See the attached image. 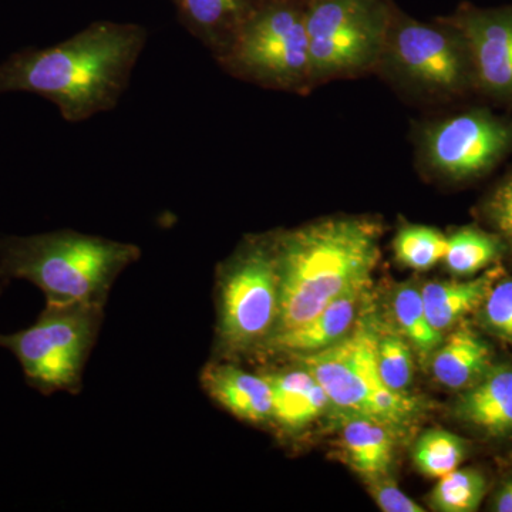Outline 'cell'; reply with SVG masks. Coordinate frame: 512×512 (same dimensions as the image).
<instances>
[{
    "mask_svg": "<svg viewBox=\"0 0 512 512\" xmlns=\"http://www.w3.org/2000/svg\"><path fill=\"white\" fill-rule=\"evenodd\" d=\"M146 39L137 25L93 23L59 45L22 50L0 63V94H39L64 120L90 119L116 106Z\"/></svg>",
    "mask_w": 512,
    "mask_h": 512,
    "instance_id": "6da1fadb",
    "label": "cell"
},
{
    "mask_svg": "<svg viewBox=\"0 0 512 512\" xmlns=\"http://www.w3.org/2000/svg\"><path fill=\"white\" fill-rule=\"evenodd\" d=\"M382 228L363 217L328 218L275 238L279 318L275 333L296 328L353 289L369 288Z\"/></svg>",
    "mask_w": 512,
    "mask_h": 512,
    "instance_id": "7a4b0ae2",
    "label": "cell"
},
{
    "mask_svg": "<svg viewBox=\"0 0 512 512\" xmlns=\"http://www.w3.org/2000/svg\"><path fill=\"white\" fill-rule=\"evenodd\" d=\"M127 242L63 231L0 239V281L23 279L46 305H104L117 276L140 258Z\"/></svg>",
    "mask_w": 512,
    "mask_h": 512,
    "instance_id": "3957f363",
    "label": "cell"
},
{
    "mask_svg": "<svg viewBox=\"0 0 512 512\" xmlns=\"http://www.w3.org/2000/svg\"><path fill=\"white\" fill-rule=\"evenodd\" d=\"M377 328L375 318L360 312L349 335L298 359L328 394L330 404L348 416L369 417L399 431L419 416L421 403L384 384L376 360Z\"/></svg>",
    "mask_w": 512,
    "mask_h": 512,
    "instance_id": "277c9868",
    "label": "cell"
},
{
    "mask_svg": "<svg viewBox=\"0 0 512 512\" xmlns=\"http://www.w3.org/2000/svg\"><path fill=\"white\" fill-rule=\"evenodd\" d=\"M377 69L421 100H447L474 86L463 36L443 18L424 23L394 8Z\"/></svg>",
    "mask_w": 512,
    "mask_h": 512,
    "instance_id": "5b68a950",
    "label": "cell"
},
{
    "mask_svg": "<svg viewBox=\"0 0 512 512\" xmlns=\"http://www.w3.org/2000/svg\"><path fill=\"white\" fill-rule=\"evenodd\" d=\"M279 318L275 239H249L222 266L218 278V350H261Z\"/></svg>",
    "mask_w": 512,
    "mask_h": 512,
    "instance_id": "8992f818",
    "label": "cell"
},
{
    "mask_svg": "<svg viewBox=\"0 0 512 512\" xmlns=\"http://www.w3.org/2000/svg\"><path fill=\"white\" fill-rule=\"evenodd\" d=\"M394 8L389 0H305L313 83L377 69Z\"/></svg>",
    "mask_w": 512,
    "mask_h": 512,
    "instance_id": "52a82bcc",
    "label": "cell"
},
{
    "mask_svg": "<svg viewBox=\"0 0 512 512\" xmlns=\"http://www.w3.org/2000/svg\"><path fill=\"white\" fill-rule=\"evenodd\" d=\"M231 63L249 79L275 89L313 86L305 0H265L254 6L231 40Z\"/></svg>",
    "mask_w": 512,
    "mask_h": 512,
    "instance_id": "ba28073f",
    "label": "cell"
},
{
    "mask_svg": "<svg viewBox=\"0 0 512 512\" xmlns=\"http://www.w3.org/2000/svg\"><path fill=\"white\" fill-rule=\"evenodd\" d=\"M101 316L103 305H46L35 325L0 333V348L15 355L26 380L40 393H76Z\"/></svg>",
    "mask_w": 512,
    "mask_h": 512,
    "instance_id": "9c48e42d",
    "label": "cell"
},
{
    "mask_svg": "<svg viewBox=\"0 0 512 512\" xmlns=\"http://www.w3.org/2000/svg\"><path fill=\"white\" fill-rule=\"evenodd\" d=\"M416 151L421 167L434 177H481L512 153V120L470 110L429 121L417 130Z\"/></svg>",
    "mask_w": 512,
    "mask_h": 512,
    "instance_id": "30bf717a",
    "label": "cell"
},
{
    "mask_svg": "<svg viewBox=\"0 0 512 512\" xmlns=\"http://www.w3.org/2000/svg\"><path fill=\"white\" fill-rule=\"evenodd\" d=\"M463 36L474 86L487 96L512 100V6L481 9L463 6L443 18Z\"/></svg>",
    "mask_w": 512,
    "mask_h": 512,
    "instance_id": "8fae6325",
    "label": "cell"
},
{
    "mask_svg": "<svg viewBox=\"0 0 512 512\" xmlns=\"http://www.w3.org/2000/svg\"><path fill=\"white\" fill-rule=\"evenodd\" d=\"M367 288L353 289L296 328L275 333L261 350L269 355L305 356L335 345L355 328Z\"/></svg>",
    "mask_w": 512,
    "mask_h": 512,
    "instance_id": "7c38bea8",
    "label": "cell"
},
{
    "mask_svg": "<svg viewBox=\"0 0 512 512\" xmlns=\"http://www.w3.org/2000/svg\"><path fill=\"white\" fill-rule=\"evenodd\" d=\"M201 384L214 402L239 420L256 426L272 423V389L265 375H252L228 362H212L202 370Z\"/></svg>",
    "mask_w": 512,
    "mask_h": 512,
    "instance_id": "4fadbf2b",
    "label": "cell"
},
{
    "mask_svg": "<svg viewBox=\"0 0 512 512\" xmlns=\"http://www.w3.org/2000/svg\"><path fill=\"white\" fill-rule=\"evenodd\" d=\"M264 375L272 389V423L282 430H302L330 404L328 394L305 367Z\"/></svg>",
    "mask_w": 512,
    "mask_h": 512,
    "instance_id": "5bb4252c",
    "label": "cell"
},
{
    "mask_svg": "<svg viewBox=\"0 0 512 512\" xmlns=\"http://www.w3.org/2000/svg\"><path fill=\"white\" fill-rule=\"evenodd\" d=\"M457 416L490 436L512 433V367L485 373L458 400Z\"/></svg>",
    "mask_w": 512,
    "mask_h": 512,
    "instance_id": "9a60e30c",
    "label": "cell"
},
{
    "mask_svg": "<svg viewBox=\"0 0 512 512\" xmlns=\"http://www.w3.org/2000/svg\"><path fill=\"white\" fill-rule=\"evenodd\" d=\"M396 437L397 431L382 421L349 416L343 426L342 444L353 470L372 483L389 473Z\"/></svg>",
    "mask_w": 512,
    "mask_h": 512,
    "instance_id": "2e32d148",
    "label": "cell"
},
{
    "mask_svg": "<svg viewBox=\"0 0 512 512\" xmlns=\"http://www.w3.org/2000/svg\"><path fill=\"white\" fill-rule=\"evenodd\" d=\"M490 349L476 332L456 330L433 353V373L443 386L463 389L476 382L490 366Z\"/></svg>",
    "mask_w": 512,
    "mask_h": 512,
    "instance_id": "e0dca14e",
    "label": "cell"
},
{
    "mask_svg": "<svg viewBox=\"0 0 512 512\" xmlns=\"http://www.w3.org/2000/svg\"><path fill=\"white\" fill-rule=\"evenodd\" d=\"M497 271H490L473 281L430 282L421 289L424 308L431 326L443 335L444 330L484 303L493 288Z\"/></svg>",
    "mask_w": 512,
    "mask_h": 512,
    "instance_id": "ac0fdd59",
    "label": "cell"
},
{
    "mask_svg": "<svg viewBox=\"0 0 512 512\" xmlns=\"http://www.w3.org/2000/svg\"><path fill=\"white\" fill-rule=\"evenodd\" d=\"M181 15L195 32L211 40L227 36L229 42L248 18L252 0H175Z\"/></svg>",
    "mask_w": 512,
    "mask_h": 512,
    "instance_id": "d6986e66",
    "label": "cell"
},
{
    "mask_svg": "<svg viewBox=\"0 0 512 512\" xmlns=\"http://www.w3.org/2000/svg\"><path fill=\"white\" fill-rule=\"evenodd\" d=\"M393 315L397 328L421 357L433 356L443 342V335L431 326L421 291L403 285L393 296Z\"/></svg>",
    "mask_w": 512,
    "mask_h": 512,
    "instance_id": "ffe728a7",
    "label": "cell"
},
{
    "mask_svg": "<svg viewBox=\"0 0 512 512\" xmlns=\"http://www.w3.org/2000/svg\"><path fill=\"white\" fill-rule=\"evenodd\" d=\"M500 252V241L493 235L476 228H463L447 237V251L443 261L448 271L467 276L490 265Z\"/></svg>",
    "mask_w": 512,
    "mask_h": 512,
    "instance_id": "44dd1931",
    "label": "cell"
},
{
    "mask_svg": "<svg viewBox=\"0 0 512 512\" xmlns=\"http://www.w3.org/2000/svg\"><path fill=\"white\" fill-rule=\"evenodd\" d=\"M376 360L384 384L394 392L407 393L414 375L412 346L402 333L387 329L380 322L377 328Z\"/></svg>",
    "mask_w": 512,
    "mask_h": 512,
    "instance_id": "7402d4cb",
    "label": "cell"
},
{
    "mask_svg": "<svg viewBox=\"0 0 512 512\" xmlns=\"http://www.w3.org/2000/svg\"><path fill=\"white\" fill-rule=\"evenodd\" d=\"M393 248L400 264L416 271H427L443 261L447 237L436 228L406 225L397 232Z\"/></svg>",
    "mask_w": 512,
    "mask_h": 512,
    "instance_id": "603a6c76",
    "label": "cell"
},
{
    "mask_svg": "<svg viewBox=\"0 0 512 512\" xmlns=\"http://www.w3.org/2000/svg\"><path fill=\"white\" fill-rule=\"evenodd\" d=\"M487 483L473 468L454 470L439 478L430 495L431 507L441 512H473L483 501Z\"/></svg>",
    "mask_w": 512,
    "mask_h": 512,
    "instance_id": "cb8c5ba5",
    "label": "cell"
},
{
    "mask_svg": "<svg viewBox=\"0 0 512 512\" xmlns=\"http://www.w3.org/2000/svg\"><path fill=\"white\" fill-rule=\"evenodd\" d=\"M466 454V444L450 431L430 430L417 440L413 460L421 474L441 478L457 470Z\"/></svg>",
    "mask_w": 512,
    "mask_h": 512,
    "instance_id": "d4e9b609",
    "label": "cell"
},
{
    "mask_svg": "<svg viewBox=\"0 0 512 512\" xmlns=\"http://www.w3.org/2000/svg\"><path fill=\"white\" fill-rule=\"evenodd\" d=\"M485 323L501 338L512 342V281L491 288L484 301Z\"/></svg>",
    "mask_w": 512,
    "mask_h": 512,
    "instance_id": "484cf974",
    "label": "cell"
},
{
    "mask_svg": "<svg viewBox=\"0 0 512 512\" xmlns=\"http://www.w3.org/2000/svg\"><path fill=\"white\" fill-rule=\"evenodd\" d=\"M372 493L376 504L380 510L384 512H424V508L412 498L396 487L393 483L380 478V480L372 481Z\"/></svg>",
    "mask_w": 512,
    "mask_h": 512,
    "instance_id": "4316f807",
    "label": "cell"
},
{
    "mask_svg": "<svg viewBox=\"0 0 512 512\" xmlns=\"http://www.w3.org/2000/svg\"><path fill=\"white\" fill-rule=\"evenodd\" d=\"M488 212L495 227L512 244V175L495 190Z\"/></svg>",
    "mask_w": 512,
    "mask_h": 512,
    "instance_id": "83f0119b",
    "label": "cell"
},
{
    "mask_svg": "<svg viewBox=\"0 0 512 512\" xmlns=\"http://www.w3.org/2000/svg\"><path fill=\"white\" fill-rule=\"evenodd\" d=\"M495 511L512 512V481L505 485L495 500Z\"/></svg>",
    "mask_w": 512,
    "mask_h": 512,
    "instance_id": "f1b7e54d",
    "label": "cell"
}]
</instances>
